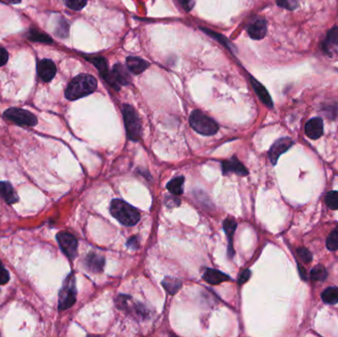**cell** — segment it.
Segmentation results:
<instances>
[{
    "instance_id": "cell-1",
    "label": "cell",
    "mask_w": 338,
    "mask_h": 337,
    "mask_svg": "<svg viewBox=\"0 0 338 337\" xmlns=\"http://www.w3.org/2000/svg\"><path fill=\"white\" fill-rule=\"evenodd\" d=\"M97 81L89 74H80L69 82L65 89V97L68 100L83 98L96 90Z\"/></svg>"
},
{
    "instance_id": "cell-2",
    "label": "cell",
    "mask_w": 338,
    "mask_h": 337,
    "mask_svg": "<svg viewBox=\"0 0 338 337\" xmlns=\"http://www.w3.org/2000/svg\"><path fill=\"white\" fill-rule=\"evenodd\" d=\"M110 211L114 218L127 227L135 226L140 218L139 211L121 199H115L111 202Z\"/></svg>"
},
{
    "instance_id": "cell-3",
    "label": "cell",
    "mask_w": 338,
    "mask_h": 337,
    "mask_svg": "<svg viewBox=\"0 0 338 337\" xmlns=\"http://www.w3.org/2000/svg\"><path fill=\"white\" fill-rule=\"evenodd\" d=\"M122 113L128 139L133 141H138L141 135V122L139 114L131 105L128 104L123 105Z\"/></svg>"
},
{
    "instance_id": "cell-4",
    "label": "cell",
    "mask_w": 338,
    "mask_h": 337,
    "mask_svg": "<svg viewBox=\"0 0 338 337\" xmlns=\"http://www.w3.org/2000/svg\"><path fill=\"white\" fill-rule=\"evenodd\" d=\"M189 121L193 130L203 136H213L219 131L218 123L199 110L191 113Z\"/></svg>"
},
{
    "instance_id": "cell-5",
    "label": "cell",
    "mask_w": 338,
    "mask_h": 337,
    "mask_svg": "<svg viewBox=\"0 0 338 337\" xmlns=\"http://www.w3.org/2000/svg\"><path fill=\"white\" fill-rule=\"evenodd\" d=\"M77 301V284L76 276L70 273L64 280L59 295V310L69 309Z\"/></svg>"
},
{
    "instance_id": "cell-6",
    "label": "cell",
    "mask_w": 338,
    "mask_h": 337,
    "mask_svg": "<svg viewBox=\"0 0 338 337\" xmlns=\"http://www.w3.org/2000/svg\"><path fill=\"white\" fill-rule=\"evenodd\" d=\"M4 116L6 119L20 126L34 127L38 123V120L34 114L19 108H10L6 110Z\"/></svg>"
},
{
    "instance_id": "cell-7",
    "label": "cell",
    "mask_w": 338,
    "mask_h": 337,
    "mask_svg": "<svg viewBox=\"0 0 338 337\" xmlns=\"http://www.w3.org/2000/svg\"><path fill=\"white\" fill-rule=\"evenodd\" d=\"M116 306L121 311L128 312L138 318H145L148 315L146 308L139 303H133L130 296L126 295L118 296L116 298Z\"/></svg>"
},
{
    "instance_id": "cell-8",
    "label": "cell",
    "mask_w": 338,
    "mask_h": 337,
    "mask_svg": "<svg viewBox=\"0 0 338 337\" xmlns=\"http://www.w3.org/2000/svg\"><path fill=\"white\" fill-rule=\"evenodd\" d=\"M57 239L59 242L60 249L62 252L69 258L74 259L78 255V239L76 237L69 233L61 232L57 236Z\"/></svg>"
},
{
    "instance_id": "cell-9",
    "label": "cell",
    "mask_w": 338,
    "mask_h": 337,
    "mask_svg": "<svg viewBox=\"0 0 338 337\" xmlns=\"http://www.w3.org/2000/svg\"><path fill=\"white\" fill-rule=\"evenodd\" d=\"M293 144H294V141L290 138H283V139H280L277 141H275L273 145L271 146L269 154H268L272 164L275 165L278 161L279 158L284 153H286Z\"/></svg>"
},
{
    "instance_id": "cell-10",
    "label": "cell",
    "mask_w": 338,
    "mask_h": 337,
    "mask_svg": "<svg viewBox=\"0 0 338 337\" xmlns=\"http://www.w3.org/2000/svg\"><path fill=\"white\" fill-rule=\"evenodd\" d=\"M128 67L126 68L123 64L117 63L113 66L111 71V77L114 82V89L119 90L121 85H128L131 81V77L128 71Z\"/></svg>"
},
{
    "instance_id": "cell-11",
    "label": "cell",
    "mask_w": 338,
    "mask_h": 337,
    "mask_svg": "<svg viewBox=\"0 0 338 337\" xmlns=\"http://www.w3.org/2000/svg\"><path fill=\"white\" fill-rule=\"evenodd\" d=\"M221 168L223 175H228L230 173H236L240 176H245L248 174L246 167L236 157L229 160L222 161Z\"/></svg>"
},
{
    "instance_id": "cell-12",
    "label": "cell",
    "mask_w": 338,
    "mask_h": 337,
    "mask_svg": "<svg viewBox=\"0 0 338 337\" xmlns=\"http://www.w3.org/2000/svg\"><path fill=\"white\" fill-rule=\"evenodd\" d=\"M38 74L44 81H51L55 78L57 72V67L54 61L51 60H42L38 62L37 66Z\"/></svg>"
},
{
    "instance_id": "cell-13",
    "label": "cell",
    "mask_w": 338,
    "mask_h": 337,
    "mask_svg": "<svg viewBox=\"0 0 338 337\" xmlns=\"http://www.w3.org/2000/svg\"><path fill=\"white\" fill-rule=\"evenodd\" d=\"M247 33L250 38L254 40H261L267 33V24L263 18H257L247 26Z\"/></svg>"
},
{
    "instance_id": "cell-14",
    "label": "cell",
    "mask_w": 338,
    "mask_h": 337,
    "mask_svg": "<svg viewBox=\"0 0 338 337\" xmlns=\"http://www.w3.org/2000/svg\"><path fill=\"white\" fill-rule=\"evenodd\" d=\"M85 59L91 61L95 65V67L99 70L101 77L114 89V82H113L112 77H111V72L108 69L107 60H105L103 57H100V56H98V57H91V58L85 57Z\"/></svg>"
},
{
    "instance_id": "cell-15",
    "label": "cell",
    "mask_w": 338,
    "mask_h": 337,
    "mask_svg": "<svg viewBox=\"0 0 338 337\" xmlns=\"http://www.w3.org/2000/svg\"><path fill=\"white\" fill-rule=\"evenodd\" d=\"M238 223L235 218H228L223 221V230L227 234L228 240H229V246H228V256L229 258H233L235 256V249H234V235L237 230Z\"/></svg>"
},
{
    "instance_id": "cell-16",
    "label": "cell",
    "mask_w": 338,
    "mask_h": 337,
    "mask_svg": "<svg viewBox=\"0 0 338 337\" xmlns=\"http://www.w3.org/2000/svg\"><path fill=\"white\" fill-rule=\"evenodd\" d=\"M84 264L88 271L97 274L103 271L105 265V259L96 253L91 252L85 258Z\"/></svg>"
},
{
    "instance_id": "cell-17",
    "label": "cell",
    "mask_w": 338,
    "mask_h": 337,
    "mask_svg": "<svg viewBox=\"0 0 338 337\" xmlns=\"http://www.w3.org/2000/svg\"><path fill=\"white\" fill-rule=\"evenodd\" d=\"M306 135L312 139H318L323 134V123L320 118H313L306 124Z\"/></svg>"
},
{
    "instance_id": "cell-18",
    "label": "cell",
    "mask_w": 338,
    "mask_h": 337,
    "mask_svg": "<svg viewBox=\"0 0 338 337\" xmlns=\"http://www.w3.org/2000/svg\"><path fill=\"white\" fill-rule=\"evenodd\" d=\"M126 62L128 69L134 74H140L149 66L147 61L139 59L138 57H128Z\"/></svg>"
},
{
    "instance_id": "cell-19",
    "label": "cell",
    "mask_w": 338,
    "mask_h": 337,
    "mask_svg": "<svg viewBox=\"0 0 338 337\" xmlns=\"http://www.w3.org/2000/svg\"><path fill=\"white\" fill-rule=\"evenodd\" d=\"M203 279L211 284V285H219L221 282L228 281L231 278L229 277L228 275L223 274L222 272H220L219 270L216 269H207L203 275Z\"/></svg>"
},
{
    "instance_id": "cell-20",
    "label": "cell",
    "mask_w": 338,
    "mask_h": 337,
    "mask_svg": "<svg viewBox=\"0 0 338 337\" xmlns=\"http://www.w3.org/2000/svg\"><path fill=\"white\" fill-rule=\"evenodd\" d=\"M250 80H251L252 87H253L254 91L256 92V94L258 95L259 99L261 100L267 107L272 108L273 107V101L271 99V97H270L268 91L266 90V88L255 79L251 78Z\"/></svg>"
},
{
    "instance_id": "cell-21",
    "label": "cell",
    "mask_w": 338,
    "mask_h": 337,
    "mask_svg": "<svg viewBox=\"0 0 338 337\" xmlns=\"http://www.w3.org/2000/svg\"><path fill=\"white\" fill-rule=\"evenodd\" d=\"M0 196L8 204H14L18 201L14 188L8 182H0Z\"/></svg>"
},
{
    "instance_id": "cell-22",
    "label": "cell",
    "mask_w": 338,
    "mask_h": 337,
    "mask_svg": "<svg viewBox=\"0 0 338 337\" xmlns=\"http://www.w3.org/2000/svg\"><path fill=\"white\" fill-rule=\"evenodd\" d=\"M162 286L170 295H175L182 287V282L179 279L173 277H166L162 281Z\"/></svg>"
},
{
    "instance_id": "cell-23",
    "label": "cell",
    "mask_w": 338,
    "mask_h": 337,
    "mask_svg": "<svg viewBox=\"0 0 338 337\" xmlns=\"http://www.w3.org/2000/svg\"><path fill=\"white\" fill-rule=\"evenodd\" d=\"M183 184H184L183 176L175 177L167 184V189L174 196H180L183 193Z\"/></svg>"
},
{
    "instance_id": "cell-24",
    "label": "cell",
    "mask_w": 338,
    "mask_h": 337,
    "mask_svg": "<svg viewBox=\"0 0 338 337\" xmlns=\"http://www.w3.org/2000/svg\"><path fill=\"white\" fill-rule=\"evenodd\" d=\"M321 297L324 303L329 304V305H334L338 303V288L331 287L327 288L326 290L323 291L321 294Z\"/></svg>"
},
{
    "instance_id": "cell-25",
    "label": "cell",
    "mask_w": 338,
    "mask_h": 337,
    "mask_svg": "<svg viewBox=\"0 0 338 337\" xmlns=\"http://www.w3.org/2000/svg\"><path fill=\"white\" fill-rule=\"evenodd\" d=\"M28 38H29V40L33 41V42H40V43H45V44H52L53 43L51 37H49L48 35L44 34L43 32H41L39 30H36V29H32V30L29 31Z\"/></svg>"
},
{
    "instance_id": "cell-26",
    "label": "cell",
    "mask_w": 338,
    "mask_h": 337,
    "mask_svg": "<svg viewBox=\"0 0 338 337\" xmlns=\"http://www.w3.org/2000/svg\"><path fill=\"white\" fill-rule=\"evenodd\" d=\"M326 246L329 250H338V227H336L326 239Z\"/></svg>"
},
{
    "instance_id": "cell-27",
    "label": "cell",
    "mask_w": 338,
    "mask_h": 337,
    "mask_svg": "<svg viewBox=\"0 0 338 337\" xmlns=\"http://www.w3.org/2000/svg\"><path fill=\"white\" fill-rule=\"evenodd\" d=\"M326 277H327V272L322 265L316 266L311 272V279L314 281H323Z\"/></svg>"
},
{
    "instance_id": "cell-28",
    "label": "cell",
    "mask_w": 338,
    "mask_h": 337,
    "mask_svg": "<svg viewBox=\"0 0 338 337\" xmlns=\"http://www.w3.org/2000/svg\"><path fill=\"white\" fill-rule=\"evenodd\" d=\"M329 45H338V27L332 28L326 37V40L324 42V50H328Z\"/></svg>"
},
{
    "instance_id": "cell-29",
    "label": "cell",
    "mask_w": 338,
    "mask_h": 337,
    "mask_svg": "<svg viewBox=\"0 0 338 337\" xmlns=\"http://www.w3.org/2000/svg\"><path fill=\"white\" fill-rule=\"evenodd\" d=\"M325 203L330 209L338 210V191H331L327 193L325 197Z\"/></svg>"
},
{
    "instance_id": "cell-30",
    "label": "cell",
    "mask_w": 338,
    "mask_h": 337,
    "mask_svg": "<svg viewBox=\"0 0 338 337\" xmlns=\"http://www.w3.org/2000/svg\"><path fill=\"white\" fill-rule=\"evenodd\" d=\"M65 5L72 10H81L85 7L87 0H64Z\"/></svg>"
},
{
    "instance_id": "cell-31",
    "label": "cell",
    "mask_w": 338,
    "mask_h": 337,
    "mask_svg": "<svg viewBox=\"0 0 338 337\" xmlns=\"http://www.w3.org/2000/svg\"><path fill=\"white\" fill-rule=\"evenodd\" d=\"M277 4L280 7H284L288 10H294L298 6L297 0H277Z\"/></svg>"
},
{
    "instance_id": "cell-32",
    "label": "cell",
    "mask_w": 338,
    "mask_h": 337,
    "mask_svg": "<svg viewBox=\"0 0 338 337\" xmlns=\"http://www.w3.org/2000/svg\"><path fill=\"white\" fill-rule=\"evenodd\" d=\"M202 30L204 31V32H206V34H208V35H210L211 37H213L214 39H216L217 41H219V43H221L223 46H226L227 48H229L230 46H229V43H228V40L223 37V36H221V35H219V34H218V33H215V32H213V31H211V30H208V29H205V28H202Z\"/></svg>"
},
{
    "instance_id": "cell-33",
    "label": "cell",
    "mask_w": 338,
    "mask_h": 337,
    "mask_svg": "<svg viewBox=\"0 0 338 337\" xmlns=\"http://www.w3.org/2000/svg\"><path fill=\"white\" fill-rule=\"evenodd\" d=\"M298 256L301 257V259L306 262V263H309L312 261L313 259V254L311 253L310 250L306 249V248H298Z\"/></svg>"
},
{
    "instance_id": "cell-34",
    "label": "cell",
    "mask_w": 338,
    "mask_h": 337,
    "mask_svg": "<svg viewBox=\"0 0 338 337\" xmlns=\"http://www.w3.org/2000/svg\"><path fill=\"white\" fill-rule=\"evenodd\" d=\"M10 279L9 273L8 271L4 268V266L2 265L1 261H0V285H4L6 284Z\"/></svg>"
},
{
    "instance_id": "cell-35",
    "label": "cell",
    "mask_w": 338,
    "mask_h": 337,
    "mask_svg": "<svg viewBox=\"0 0 338 337\" xmlns=\"http://www.w3.org/2000/svg\"><path fill=\"white\" fill-rule=\"evenodd\" d=\"M250 275H251L250 270H248V269L243 270V271H242V272L239 275V278H238V283H239V285L244 284L245 282L248 281V279L250 278Z\"/></svg>"
},
{
    "instance_id": "cell-36",
    "label": "cell",
    "mask_w": 338,
    "mask_h": 337,
    "mask_svg": "<svg viewBox=\"0 0 338 337\" xmlns=\"http://www.w3.org/2000/svg\"><path fill=\"white\" fill-rule=\"evenodd\" d=\"M179 1L180 5L182 6V8L185 10V11H191L192 8L194 7V4H195V1L194 0H178Z\"/></svg>"
},
{
    "instance_id": "cell-37",
    "label": "cell",
    "mask_w": 338,
    "mask_h": 337,
    "mask_svg": "<svg viewBox=\"0 0 338 337\" xmlns=\"http://www.w3.org/2000/svg\"><path fill=\"white\" fill-rule=\"evenodd\" d=\"M128 247L134 249V250H137L139 248V238L138 237H132L128 240V243H127Z\"/></svg>"
},
{
    "instance_id": "cell-38",
    "label": "cell",
    "mask_w": 338,
    "mask_h": 337,
    "mask_svg": "<svg viewBox=\"0 0 338 337\" xmlns=\"http://www.w3.org/2000/svg\"><path fill=\"white\" fill-rule=\"evenodd\" d=\"M8 60V53L5 49L0 48V66L4 65Z\"/></svg>"
},
{
    "instance_id": "cell-39",
    "label": "cell",
    "mask_w": 338,
    "mask_h": 337,
    "mask_svg": "<svg viewBox=\"0 0 338 337\" xmlns=\"http://www.w3.org/2000/svg\"><path fill=\"white\" fill-rule=\"evenodd\" d=\"M0 1L4 3H8V4H16V3H19L21 0H0Z\"/></svg>"
}]
</instances>
